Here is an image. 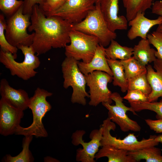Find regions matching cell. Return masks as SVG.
I'll return each mask as SVG.
<instances>
[{
	"label": "cell",
	"mask_w": 162,
	"mask_h": 162,
	"mask_svg": "<svg viewBox=\"0 0 162 162\" xmlns=\"http://www.w3.org/2000/svg\"><path fill=\"white\" fill-rule=\"evenodd\" d=\"M30 20L31 24L28 30L34 32L31 46L37 56L46 53L52 48L65 47L70 43L69 34L73 24L58 16H46L38 4L33 8Z\"/></svg>",
	"instance_id": "1"
},
{
	"label": "cell",
	"mask_w": 162,
	"mask_h": 162,
	"mask_svg": "<svg viewBox=\"0 0 162 162\" xmlns=\"http://www.w3.org/2000/svg\"><path fill=\"white\" fill-rule=\"evenodd\" d=\"M52 93L38 87L35 90L33 96L30 98L28 108L33 114V121L28 127L24 128L19 125L14 134L25 136H34L36 137H46L48 134L42 122V119L46 114L52 108V106L46 100L50 97Z\"/></svg>",
	"instance_id": "2"
},
{
	"label": "cell",
	"mask_w": 162,
	"mask_h": 162,
	"mask_svg": "<svg viewBox=\"0 0 162 162\" xmlns=\"http://www.w3.org/2000/svg\"><path fill=\"white\" fill-rule=\"evenodd\" d=\"M17 48L21 50L24 56L23 62H16L15 60V56L0 49V62L10 70L12 75H16L27 80L36 75L38 72L35 70L39 67L40 62L31 46L20 45Z\"/></svg>",
	"instance_id": "3"
},
{
	"label": "cell",
	"mask_w": 162,
	"mask_h": 162,
	"mask_svg": "<svg viewBox=\"0 0 162 162\" xmlns=\"http://www.w3.org/2000/svg\"><path fill=\"white\" fill-rule=\"evenodd\" d=\"M72 30L95 37L99 44L104 47L109 45L117 37L115 32L109 28L101 12L99 3L90 10L86 17L79 23L73 24Z\"/></svg>",
	"instance_id": "4"
},
{
	"label": "cell",
	"mask_w": 162,
	"mask_h": 162,
	"mask_svg": "<svg viewBox=\"0 0 162 162\" xmlns=\"http://www.w3.org/2000/svg\"><path fill=\"white\" fill-rule=\"evenodd\" d=\"M100 128L102 134L101 146H109L130 152L151 146H156L159 143L155 140L156 135H151L148 139L143 138L140 141L138 140L134 133H129L122 139L112 136L110 134V131H114L116 126L108 117L103 121Z\"/></svg>",
	"instance_id": "5"
},
{
	"label": "cell",
	"mask_w": 162,
	"mask_h": 162,
	"mask_svg": "<svg viewBox=\"0 0 162 162\" xmlns=\"http://www.w3.org/2000/svg\"><path fill=\"white\" fill-rule=\"evenodd\" d=\"M78 61L72 58L66 57L62 62L61 67L64 80L63 86L65 89L70 86L72 88L71 101L72 103L85 106L86 104V98L89 97V94L86 91V79L79 68Z\"/></svg>",
	"instance_id": "6"
},
{
	"label": "cell",
	"mask_w": 162,
	"mask_h": 162,
	"mask_svg": "<svg viewBox=\"0 0 162 162\" xmlns=\"http://www.w3.org/2000/svg\"><path fill=\"white\" fill-rule=\"evenodd\" d=\"M22 5L6 21V38L11 45L17 47L20 45L31 46L34 36V32L29 34L27 32L31 24V15L23 14Z\"/></svg>",
	"instance_id": "7"
},
{
	"label": "cell",
	"mask_w": 162,
	"mask_h": 162,
	"mask_svg": "<svg viewBox=\"0 0 162 162\" xmlns=\"http://www.w3.org/2000/svg\"><path fill=\"white\" fill-rule=\"evenodd\" d=\"M70 44L65 47V54L85 63L91 61L94 54L99 41L97 38L79 31L72 30L70 32Z\"/></svg>",
	"instance_id": "8"
},
{
	"label": "cell",
	"mask_w": 162,
	"mask_h": 162,
	"mask_svg": "<svg viewBox=\"0 0 162 162\" xmlns=\"http://www.w3.org/2000/svg\"><path fill=\"white\" fill-rule=\"evenodd\" d=\"M85 76L86 84L89 88V105L96 106L104 102L111 104L112 93L108 89L107 85L113 80L112 76L99 70L94 71Z\"/></svg>",
	"instance_id": "9"
},
{
	"label": "cell",
	"mask_w": 162,
	"mask_h": 162,
	"mask_svg": "<svg viewBox=\"0 0 162 162\" xmlns=\"http://www.w3.org/2000/svg\"><path fill=\"white\" fill-rule=\"evenodd\" d=\"M111 98L115 103L111 105L107 103H102V105L108 110V118L117 124L122 131L126 132L129 131L138 132L140 131L141 127L137 122L130 119L126 113L127 111L132 112L136 115L135 112L130 107L124 105L123 102V98L116 92L112 93Z\"/></svg>",
	"instance_id": "10"
},
{
	"label": "cell",
	"mask_w": 162,
	"mask_h": 162,
	"mask_svg": "<svg viewBox=\"0 0 162 162\" xmlns=\"http://www.w3.org/2000/svg\"><path fill=\"white\" fill-rule=\"evenodd\" d=\"M95 4V0H66L55 11L44 14L46 16L59 17L74 24L82 21L89 12L94 8Z\"/></svg>",
	"instance_id": "11"
},
{
	"label": "cell",
	"mask_w": 162,
	"mask_h": 162,
	"mask_svg": "<svg viewBox=\"0 0 162 162\" xmlns=\"http://www.w3.org/2000/svg\"><path fill=\"white\" fill-rule=\"evenodd\" d=\"M86 131L83 130H77L72 135L71 142L75 146L81 145L82 148L76 150V160L77 162H95V154L101 146L100 141L102 136L100 128L99 129L92 130L89 135L91 140L88 142L83 140Z\"/></svg>",
	"instance_id": "12"
},
{
	"label": "cell",
	"mask_w": 162,
	"mask_h": 162,
	"mask_svg": "<svg viewBox=\"0 0 162 162\" xmlns=\"http://www.w3.org/2000/svg\"><path fill=\"white\" fill-rule=\"evenodd\" d=\"M24 115L23 110L16 108L3 99L0 100V134L7 136L14 134Z\"/></svg>",
	"instance_id": "13"
},
{
	"label": "cell",
	"mask_w": 162,
	"mask_h": 162,
	"mask_svg": "<svg viewBox=\"0 0 162 162\" xmlns=\"http://www.w3.org/2000/svg\"><path fill=\"white\" fill-rule=\"evenodd\" d=\"M119 0H101L99 3L100 10L109 29L126 30L128 25L126 17L118 15Z\"/></svg>",
	"instance_id": "14"
},
{
	"label": "cell",
	"mask_w": 162,
	"mask_h": 162,
	"mask_svg": "<svg viewBox=\"0 0 162 162\" xmlns=\"http://www.w3.org/2000/svg\"><path fill=\"white\" fill-rule=\"evenodd\" d=\"M0 94L1 98L11 106L23 111L28 108L30 98L28 93L23 89L12 87L5 78L1 80Z\"/></svg>",
	"instance_id": "15"
},
{
	"label": "cell",
	"mask_w": 162,
	"mask_h": 162,
	"mask_svg": "<svg viewBox=\"0 0 162 162\" xmlns=\"http://www.w3.org/2000/svg\"><path fill=\"white\" fill-rule=\"evenodd\" d=\"M162 23V16H159L155 19H150L145 16V12H140L135 17L129 21L130 27L127 34L129 39L132 40L138 37L147 39L148 33L153 26Z\"/></svg>",
	"instance_id": "16"
},
{
	"label": "cell",
	"mask_w": 162,
	"mask_h": 162,
	"mask_svg": "<svg viewBox=\"0 0 162 162\" xmlns=\"http://www.w3.org/2000/svg\"><path fill=\"white\" fill-rule=\"evenodd\" d=\"M153 63L155 71L151 65L146 66L147 77L152 88L148 95L149 102L156 101L160 97L162 99V59L157 58Z\"/></svg>",
	"instance_id": "17"
},
{
	"label": "cell",
	"mask_w": 162,
	"mask_h": 162,
	"mask_svg": "<svg viewBox=\"0 0 162 162\" xmlns=\"http://www.w3.org/2000/svg\"><path fill=\"white\" fill-rule=\"evenodd\" d=\"M77 64L79 69L85 75L95 70H99L105 72L112 76L111 70L107 63L105 48L99 44L90 62L86 63L78 61Z\"/></svg>",
	"instance_id": "18"
},
{
	"label": "cell",
	"mask_w": 162,
	"mask_h": 162,
	"mask_svg": "<svg viewBox=\"0 0 162 162\" xmlns=\"http://www.w3.org/2000/svg\"><path fill=\"white\" fill-rule=\"evenodd\" d=\"M148 40L142 39L133 49V57L142 65L146 66L156 59V50L151 48Z\"/></svg>",
	"instance_id": "19"
},
{
	"label": "cell",
	"mask_w": 162,
	"mask_h": 162,
	"mask_svg": "<svg viewBox=\"0 0 162 162\" xmlns=\"http://www.w3.org/2000/svg\"><path fill=\"white\" fill-rule=\"evenodd\" d=\"M106 157L108 162H136L128 152L109 146H104L95 154L96 160Z\"/></svg>",
	"instance_id": "20"
},
{
	"label": "cell",
	"mask_w": 162,
	"mask_h": 162,
	"mask_svg": "<svg viewBox=\"0 0 162 162\" xmlns=\"http://www.w3.org/2000/svg\"><path fill=\"white\" fill-rule=\"evenodd\" d=\"M107 60L112 73L113 85L120 87L122 92H126L128 90V80L120 60L107 58Z\"/></svg>",
	"instance_id": "21"
},
{
	"label": "cell",
	"mask_w": 162,
	"mask_h": 162,
	"mask_svg": "<svg viewBox=\"0 0 162 162\" xmlns=\"http://www.w3.org/2000/svg\"><path fill=\"white\" fill-rule=\"evenodd\" d=\"M155 0H122L126 10V17L129 21L140 12H145L151 8Z\"/></svg>",
	"instance_id": "22"
},
{
	"label": "cell",
	"mask_w": 162,
	"mask_h": 162,
	"mask_svg": "<svg viewBox=\"0 0 162 162\" xmlns=\"http://www.w3.org/2000/svg\"><path fill=\"white\" fill-rule=\"evenodd\" d=\"M133 49L123 46L114 40H112L108 47L105 48L107 58L124 60L131 58L133 55Z\"/></svg>",
	"instance_id": "23"
},
{
	"label": "cell",
	"mask_w": 162,
	"mask_h": 162,
	"mask_svg": "<svg viewBox=\"0 0 162 162\" xmlns=\"http://www.w3.org/2000/svg\"><path fill=\"white\" fill-rule=\"evenodd\" d=\"M136 162L145 160L146 162H162L160 150L154 146L145 148L138 150L128 152Z\"/></svg>",
	"instance_id": "24"
},
{
	"label": "cell",
	"mask_w": 162,
	"mask_h": 162,
	"mask_svg": "<svg viewBox=\"0 0 162 162\" xmlns=\"http://www.w3.org/2000/svg\"><path fill=\"white\" fill-rule=\"evenodd\" d=\"M33 138V136H26L23 138L22 142V149L17 155L12 156L7 154L2 159V161L5 162H33L34 158L29 146Z\"/></svg>",
	"instance_id": "25"
},
{
	"label": "cell",
	"mask_w": 162,
	"mask_h": 162,
	"mask_svg": "<svg viewBox=\"0 0 162 162\" xmlns=\"http://www.w3.org/2000/svg\"><path fill=\"white\" fill-rule=\"evenodd\" d=\"M120 61L123 66L128 80L147 72L146 66L140 64L133 56L127 60Z\"/></svg>",
	"instance_id": "26"
},
{
	"label": "cell",
	"mask_w": 162,
	"mask_h": 162,
	"mask_svg": "<svg viewBox=\"0 0 162 162\" xmlns=\"http://www.w3.org/2000/svg\"><path fill=\"white\" fill-rule=\"evenodd\" d=\"M147 72L128 80V90H140L148 95L151 92L152 88L148 81Z\"/></svg>",
	"instance_id": "27"
},
{
	"label": "cell",
	"mask_w": 162,
	"mask_h": 162,
	"mask_svg": "<svg viewBox=\"0 0 162 162\" xmlns=\"http://www.w3.org/2000/svg\"><path fill=\"white\" fill-rule=\"evenodd\" d=\"M129 103L130 107L135 112L143 110H151L156 113V116L157 119H162V99L159 102L136 101Z\"/></svg>",
	"instance_id": "28"
},
{
	"label": "cell",
	"mask_w": 162,
	"mask_h": 162,
	"mask_svg": "<svg viewBox=\"0 0 162 162\" xmlns=\"http://www.w3.org/2000/svg\"><path fill=\"white\" fill-rule=\"evenodd\" d=\"M6 21L3 14H0V49L5 52H10L15 55L18 48L11 45L7 41L4 34L6 28Z\"/></svg>",
	"instance_id": "29"
},
{
	"label": "cell",
	"mask_w": 162,
	"mask_h": 162,
	"mask_svg": "<svg viewBox=\"0 0 162 162\" xmlns=\"http://www.w3.org/2000/svg\"><path fill=\"white\" fill-rule=\"evenodd\" d=\"M23 1L0 0V9L8 17L15 14L23 5Z\"/></svg>",
	"instance_id": "30"
},
{
	"label": "cell",
	"mask_w": 162,
	"mask_h": 162,
	"mask_svg": "<svg viewBox=\"0 0 162 162\" xmlns=\"http://www.w3.org/2000/svg\"><path fill=\"white\" fill-rule=\"evenodd\" d=\"M147 39L150 44L156 49L155 56L162 59V34L156 31L148 34Z\"/></svg>",
	"instance_id": "31"
},
{
	"label": "cell",
	"mask_w": 162,
	"mask_h": 162,
	"mask_svg": "<svg viewBox=\"0 0 162 162\" xmlns=\"http://www.w3.org/2000/svg\"><path fill=\"white\" fill-rule=\"evenodd\" d=\"M123 98L127 100L128 102H148V95L139 90H128L127 94Z\"/></svg>",
	"instance_id": "32"
},
{
	"label": "cell",
	"mask_w": 162,
	"mask_h": 162,
	"mask_svg": "<svg viewBox=\"0 0 162 162\" xmlns=\"http://www.w3.org/2000/svg\"><path fill=\"white\" fill-rule=\"evenodd\" d=\"M66 0H45L41 8L44 14L53 12L61 7Z\"/></svg>",
	"instance_id": "33"
},
{
	"label": "cell",
	"mask_w": 162,
	"mask_h": 162,
	"mask_svg": "<svg viewBox=\"0 0 162 162\" xmlns=\"http://www.w3.org/2000/svg\"><path fill=\"white\" fill-rule=\"evenodd\" d=\"M45 1V0H24L22 5L23 14L31 15L34 6L38 4L41 8Z\"/></svg>",
	"instance_id": "34"
},
{
	"label": "cell",
	"mask_w": 162,
	"mask_h": 162,
	"mask_svg": "<svg viewBox=\"0 0 162 162\" xmlns=\"http://www.w3.org/2000/svg\"><path fill=\"white\" fill-rule=\"evenodd\" d=\"M151 8L152 13L162 16V0L154 2ZM156 31L162 34V23L158 25Z\"/></svg>",
	"instance_id": "35"
},
{
	"label": "cell",
	"mask_w": 162,
	"mask_h": 162,
	"mask_svg": "<svg viewBox=\"0 0 162 162\" xmlns=\"http://www.w3.org/2000/svg\"><path fill=\"white\" fill-rule=\"evenodd\" d=\"M145 121L151 130L157 133H162V119L153 120L147 119Z\"/></svg>",
	"instance_id": "36"
},
{
	"label": "cell",
	"mask_w": 162,
	"mask_h": 162,
	"mask_svg": "<svg viewBox=\"0 0 162 162\" xmlns=\"http://www.w3.org/2000/svg\"><path fill=\"white\" fill-rule=\"evenodd\" d=\"M44 161L45 162H58L60 161L57 159L53 158L51 157L47 156L44 158Z\"/></svg>",
	"instance_id": "37"
},
{
	"label": "cell",
	"mask_w": 162,
	"mask_h": 162,
	"mask_svg": "<svg viewBox=\"0 0 162 162\" xmlns=\"http://www.w3.org/2000/svg\"><path fill=\"white\" fill-rule=\"evenodd\" d=\"M155 140L159 143H162V134L156 136L155 138Z\"/></svg>",
	"instance_id": "38"
},
{
	"label": "cell",
	"mask_w": 162,
	"mask_h": 162,
	"mask_svg": "<svg viewBox=\"0 0 162 162\" xmlns=\"http://www.w3.org/2000/svg\"><path fill=\"white\" fill-rule=\"evenodd\" d=\"M96 2V4L99 3L101 0H95Z\"/></svg>",
	"instance_id": "39"
}]
</instances>
